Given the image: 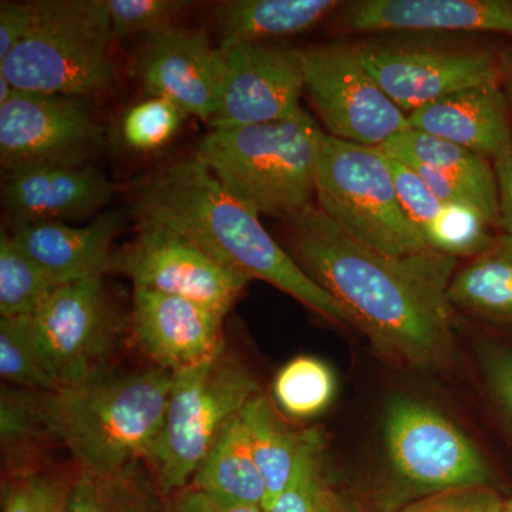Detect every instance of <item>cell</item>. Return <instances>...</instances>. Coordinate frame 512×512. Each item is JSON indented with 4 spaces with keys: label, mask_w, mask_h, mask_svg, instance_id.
Masks as SVG:
<instances>
[{
    "label": "cell",
    "mask_w": 512,
    "mask_h": 512,
    "mask_svg": "<svg viewBox=\"0 0 512 512\" xmlns=\"http://www.w3.org/2000/svg\"><path fill=\"white\" fill-rule=\"evenodd\" d=\"M103 143L89 99L15 89L0 104L2 174L90 164Z\"/></svg>",
    "instance_id": "7c38bea8"
},
{
    "label": "cell",
    "mask_w": 512,
    "mask_h": 512,
    "mask_svg": "<svg viewBox=\"0 0 512 512\" xmlns=\"http://www.w3.org/2000/svg\"><path fill=\"white\" fill-rule=\"evenodd\" d=\"M497 178L498 205H500V228L512 235V147L500 160L493 163Z\"/></svg>",
    "instance_id": "b9f144b4"
},
{
    "label": "cell",
    "mask_w": 512,
    "mask_h": 512,
    "mask_svg": "<svg viewBox=\"0 0 512 512\" xmlns=\"http://www.w3.org/2000/svg\"><path fill=\"white\" fill-rule=\"evenodd\" d=\"M352 47L406 116L448 94L501 84L500 52L471 43L380 40Z\"/></svg>",
    "instance_id": "9c48e42d"
},
{
    "label": "cell",
    "mask_w": 512,
    "mask_h": 512,
    "mask_svg": "<svg viewBox=\"0 0 512 512\" xmlns=\"http://www.w3.org/2000/svg\"><path fill=\"white\" fill-rule=\"evenodd\" d=\"M504 503L493 485H467L420 498L399 512H503Z\"/></svg>",
    "instance_id": "8d00e7d4"
},
{
    "label": "cell",
    "mask_w": 512,
    "mask_h": 512,
    "mask_svg": "<svg viewBox=\"0 0 512 512\" xmlns=\"http://www.w3.org/2000/svg\"><path fill=\"white\" fill-rule=\"evenodd\" d=\"M295 55L305 92L328 136L384 147L410 127L406 114L370 76L352 46L305 47Z\"/></svg>",
    "instance_id": "8fae6325"
},
{
    "label": "cell",
    "mask_w": 512,
    "mask_h": 512,
    "mask_svg": "<svg viewBox=\"0 0 512 512\" xmlns=\"http://www.w3.org/2000/svg\"><path fill=\"white\" fill-rule=\"evenodd\" d=\"M191 5L184 0H104L114 40L148 37L175 28Z\"/></svg>",
    "instance_id": "e575fe53"
},
{
    "label": "cell",
    "mask_w": 512,
    "mask_h": 512,
    "mask_svg": "<svg viewBox=\"0 0 512 512\" xmlns=\"http://www.w3.org/2000/svg\"><path fill=\"white\" fill-rule=\"evenodd\" d=\"M409 126L474 151L491 163L512 147L511 109L501 84L460 90L407 116Z\"/></svg>",
    "instance_id": "ffe728a7"
},
{
    "label": "cell",
    "mask_w": 512,
    "mask_h": 512,
    "mask_svg": "<svg viewBox=\"0 0 512 512\" xmlns=\"http://www.w3.org/2000/svg\"><path fill=\"white\" fill-rule=\"evenodd\" d=\"M136 67L148 96L170 100L185 116L205 123L217 113L221 53L205 30L175 26L144 37Z\"/></svg>",
    "instance_id": "2e32d148"
},
{
    "label": "cell",
    "mask_w": 512,
    "mask_h": 512,
    "mask_svg": "<svg viewBox=\"0 0 512 512\" xmlns=\"http://www.w3.org/2000/svg\"><path fill=\"white\" fill-rule=\"evenodd\" d=\"M503 512H512V497L510 500L505 501Z\"/></svg>",
    "instance_id": "bcb514c9"
},
{
    "label": "cell",
    "mask_w": 512,
    "mask_h": 512,
    "mask_svg": "<svg viewBox=\"0 0 512 512\" xmlns=\"http://www.w3.org/2000/svg\"><path fill=\"white\" fill-rule=\"evenodd\" d=\"M329 487L325 433L318 427L306 429L292 480L264 512H325Z\"/></svg>",
    "instance_id": "1f68e13d"
},
{
    "label": "cell",
    "mask_w": 512,
    "mask_h": 512,
    "mask_svg": "<svg viewBox=\"0 0 512 512\" xmlns=\"http://www.w3.org/2000/svg\"><path fill=\"white\" fill-rule=\"evenodd\" d=\"M221 53L220 94L214 128L256 126L295 119L303 76L295 50L272 43H242Z\"/></svg>",
    "instance_id": "5bb4252c"
},
{
    "label": "cell",
    "mask_w": 512,
    "mask_h": 512,
    "mask_svg": "<svg viewBox=\"0 0 512 512\" xmlns=\"http://www.w3.org/2000/svg\"><path fill=\"white\" fill-rule=\"evenodd\" d=\"M228 312L190 299L133 289L130 328L151 366L177 373L200 365L225 348Z\"/></svg>",
    "instance_id": "9a60e30c"
},
{
    "label": "cell",
    "mask_w": 512,
    "mask_h": 512,
    "mask_svg": "<svg viewBox=\"0 0 512 512\" xmlns=\"http://www.w3.org/2000/svg\"><path fill=\"white\" fill-rule=\"evenodd\" d=\"M28 36L5 60L0 76L22 92L90 97L109 92L114 62L104 0H40Z\"/></svg>",
    "instance_id": "5b68a950"
},
{
    "label": "cell",
    "mask_w": 512,
    "mask_h": 512,
    "mask_svg": "<svg viewBox=\"0 0 512 512\" xmlns=\"http://www.w3.org/2000/svg\"><path fill=\"white\" fill-rule=\"evenodd\" d=\"M42 394L2 384L0 390V448L3 477L46 466L55 446L42 410Z\"/></svg>",
    "instance_id": "4316f807"
},
{
    "label": "cell",
    "mask_w": 512,
    "mask_h": 512,
    "mask_svg": "<svg viewBox=\"0 0 512 512\" xmlns=\"http://www.w3.org/2000/svg\"><path fill=\"white\" fill-rule=\"evenodd\" d=\"M389 158L390 165H392L394 187H396L400 205H402L403 211L406 212L414 227L420 232L421 237L426 241L431 228L439 220L444 204L437 200L436 195L431 192L412 165L403 163L397 158L390 156Z\"/></svg>",
    "instance_id": "d590c367"
},
{
    "label": "cell",
    "mask_w": 512,
    "mask_h": 512,
    "mask_svg": "<svg viewBox=\"0 0 512 512\" xmlns=\"http://www.w3.org/2000/svg\"><path fill=\"white\" fill-rule=\"evenodd\" d=\"M188 487L224 503L264 510L265 484L249 446L241 414L221 431Z\"/></svg>",
    "instance_id": "603a6c76"
},
{
    "label": "cell",
    "mask_w": 512,
    "mask_h": 512,
    "mask_svg": "<svg viewBox=\"0 0 512 512\" xmlns=\"http://www.w3.org/2000/svg\"><path fill=\"white\" fill-rule=\"evenodd\" d=\"M336 387L335 373L328 363L318 357L298 356L276 373L272 400L289 419L312 420L329 409Z\"/></svg>",
    "instance_id": "83f0119b"
},
{
    "label": "cell",
    "mask_w": 512,
    "mask_h": 512,
    "mask_svg": "<svg viewBox=\"0 0 512 512\" xmlns=\"http://www.w3.org/2000/svg\"><path fill=\"white\" fill-rule=\"evenodd\" d=\"M286 249L397 366L433 372L456 352L448 286L457 259L429 249L389 255L350 237L316 205L284 220Z\"/></svg>",
    "instance_id": "6da1fadb"
},
{
    "label": "cell",
    "mask_w": 512,
    "mask_h": 512,
    "mask_svg": "<svg viewBox=\"0 0 512 512\" xmlns=\"http://www.w3.org/2000/svg\"><path fill=\"white\" fill-rule=\"evenodd\" d=\"M274 400L259 393L244 407V423L256 466L264 480L268 507L288 487L305 443L306 429H295Z\"/></svg>",
    "instance_id": "d4e9b609"
},
{
    "label": "cell",
    "mask_w": 512,
    "mask_h": 512,
    "mask_svg": "<svg viewBox=\"0 0 512 512\" xmlns=\"http://www.w3.org/2000/svg\"><path fill=\"white\" fill-rule=\"evenodd\" d=\"M316 207L367 247L403 256L429 251L397 198L382 147L326 134L316 171Z\"/></svg>",
    "instance_id": "ba28073f"
},
{
    "label": "cell",
    "mask_w": 512,
    "mask_h": 512,
    "mask_svg": "<svg viewBox=\"0 0 512 512\" xmlns=\"http://www.w3.org/2000/svg\"><path fill=\"white\" fill-rule=\"evenodd\" d=\"M447 296L454 311L512 325V235H497L490 247L457 269Z\"/></svg>",
    "instance_id": "cb8c5ba5"
},
{
    "label": "cell",
    "mask_w": 512,
    "mask_h": 512,
    "mask_svg": "<svg viewBox=\"0 0 512 512\" xmlns=\"http://www.w3.org/2000/svg\"><path fill=\"white\" fill-rule=\"evenodd\" d=\"M386 485L379 497L386 512L429 495L491 485L493 474L481 451L460 427L429 404L396 397L383 424Z\"/></svg>",
    "instance_id": "52a82bcc"
},
{
    "label": "cell",
    "mask_w": 512,
    "mask_h": 512,
    "mask_svg": "<svg viewBox=\"0 0 512 512\" xmlns=\"http://www.w3.org/2000/svg\"><path fill=\"white\" fill-rule=\"evenodd\" d=\"M173 373L160 367L113 369L42 394L47 429L77 470L116 473L153 456Z\"/></svg>",
    "instance_id": "3957f363"
},
{
    "label": "cell",
    "mask_w": 512,
    "mask_h": 512,
    "mask_svg": "<svg viewBox=\"0 0 512 512\" xmlns=\"http://www.w3.org/2000/svg\"><path fill=\"white\" fill-rule=\"evenodd\" d=\"M111 271L127 276L134 288L225 312L231 311L249 282L177 232L153 222H138L133 241L114 252Z\"/></svg>",
    "instance_id": "4fadbf2b"
},
{
    "label": "cell",
    "mask_w": 512,
    "mask_h": 512,
    "mask_svg": "<svg viewBox=\"0 0 512 512\" xmlns=\"http://www.w3.org/2000/svg\"><path fill=\"white\" fill-rule=\"evenodd\" d=\"M59 286L2 231L0 318H32Z\"/></svg>",
    "instance_id": "f1b7e54d"
},
{
    "label": "cell",
    "mask_w": 512,
    "mask_h": 512,
    "mask_svg": "<svg viewBox=\"0 0 512 512\" xmlns=\"http://www.w3.org/2000/svg\"><path fill=\"white\" fill-rule=\"evenodd\" d=\"M116 188L93 164L3 174V202L12 225L89 217L109 204Z\"/></svg>",
    "instance_id": "ac0fdd59"
},
{
    "label": "cell",
    "mask_w": 512,
    "mask_h": 512,
    "mask_svg": "<svg viewBox=\"0 0 512 512\" xmlns=\"http://www.w3.org/2000/svg\"><path fill=\"white\" fill-rule=\"evenodd\" d=\"M168 512H264V510L224 503L195 488L187 487L168 498Z\"/></svg>",
    "instance_id": "60d3db41"
},
{
    "label": "cell",
    "mask_w": 512,
    "mask_h": 512,
    "mask_svg": "<svg viewBox=\"0 0 512 512\" xmlns=\"http://www.w3.org/2000/svg\"><path fill=\"white\" fill-rule=\"evenodd\" d=\"M390 157L409 165L434 168L473 192L488 220L500 228L497 178L487 158L474 151L409 127L382 147Z\"/></svg>",
    "instance_id": "7402d4cb"
},
{
    "label": "cell",
    "mask_w": 512,
    "mask_h": 512,
    "mask_svg": "<svg viewBox=\"0 0 512 512\" xmlns=\"http://www.w3.org/2000/svg\"><path fill=\"white\" fill-rule=\"evenodd\" d=\"M416 173L423 178L424 183L430 188L431 192L436 195L437 200L443 202L444 205H464V207H474L485 215L480 202L474 197L473 192L468 191L457 181L451 180L450 177L434 170V168L423 167V165H412ZM487 217V215H485ZM488 220V218H487ZM490 221V220H488Z\"/></svg>",
    "instance_id": "ab89813d"
},
{
    "label": "cell",
    "mask_w": 512,
    "mask_h": 512,
    "mask_svg": "<svg viewBox=\"0 0 512 512\" xmlns=\"http://www.w3.org/2000/svg\"><path fill=\"white\" fill-rule=\"evenodd\" d=\"M64 512H168V498L146 463L116 473L77 470Z\"/></svg>",
    "instance_id": "484cf974"
},
{
    "label": "cell",
    "mask_w": 512,
    "mask_h": 512,
    "mask_svg": "<svg viewBox=\"0 0 512 512\" xmlns=\"http://www.w3.org/2000/svg\"><path fill=\"white\" fill-rule=\"evenodd\" d=\"M325 512H365L362 505L348 497V495L340 493L332 484H330L328 495H326V511Z\"/></svg>",
    "instance_id": "7bdbcfd3"
},
{
    "label": "cell",
    "mask_w": 512,
    "mask_h": 512,
    "mask_svg": "<svg viewBox=\"0 0 512 512\" xmlns=\"http://www.w3.org/2000/svg\"><path fill=\"white\" fill-rule=\"evenodd\" d=\"M488 390L512 424V349L488 346L481 355Z\"/></svg>",
    "instance_id": "74e56055"
},
{
    "label": "cell",
    "mask_w": 512,
    "mask_h": 512,
    "mask_svg": "<svg viewBox=\"0 0 512 512\" xmlns=\"http://www.w3.org/2000/svg\"><path fill=\"white\" fill-rule=\"evenodd\" d=\"M13 92H15V87L5 77L0 76V104L5 103L12 96Z\"/></svg>",
    "instance_id": "f6af8a7d"
},
{
    "label": "cell",
    "mask_w": 512,
    "mask_h": 512,
    "mask_svg": "<svg viewBox=\"0 0 512 512\" xmlns=\"http://www.w3.org/2000/svg\"><path fill=\"white\" fill-rule=\"evenodd\" d=\"M336 0H229L217 6L218 49L302 35L335 16Z\"/></svg>",
    "instance_id": "44dd1931"
},
{
    "label": "cell",
    "mask_w": 512,
    "mask_h": 512,
    "mask_svg": "<svg viewBox=\"0 0 512 512\" xmlns=\"http://www.w3.org/2000/svg\"><path fill=\"white\" fill-rule=\"evenodd\" d=\"M340 29L384 33H493L512 37L510 0H357L335 13Z\"/></svg>",
    "instance_id": "e0dca14e"
},
{
    "label": "cell",
    "mask_w": 512,
    "mask_h": 512,
    "mask_svg": "<svg viewBox=\"0 0 512 512\" xmlns=\"http://www.w3.org/2000/svg\"><path fill=\"white\" fill-rule=\"evenodd\" d=\"M77 468L46 466L2 478L0 512H64Z\"/></svg>",
    "instance_id": "4dcf8cb0"
},
{
    "label": "cell",
    "mask_w": 512,
    "mask_h": 512,
    "mask_svg": "<svg viewBox=\"0 0 512 512\" xmlns=\"http://www.w3.org/2000/svg\"><path fill=\"white\" fill-rule=\"evenodd\" d=\"M121 224V212L106 211L83 227L69 222H32L12 225L9 234L30 259L62 286L103 278L111 271V247Z\"/></svg>",
    "instance_id": "d6986e66"
},
{
    "label": "cell",
    "mask_w": 512,
    "mask_h": 512,
    "mask_svg": "<svg viewBox=\"0 0 512 512\" xmlns=\"http://www.w3.org/2000/svg\"><path fill=\"white\" fill-rule=\"evenodd\" d=\"M487 217L474 207L444 205L439 220L427 235V245L451 258H473L485 251L497 235Z\"/></svg>",
    "instance_id": "836d02e7"
},
{
    "label": "cell",
    "mask_w": 512,
    "mask_h": 512,
    "mask_svg": "<svg viewBox=\"0 0 512 512\" xmlns=\"http://www.w3.org/2000/svg\"><path fill=\"white\" fill-rule=\"evenodd\" d=\"M185 117L170 100L148 96L121 116V143L134 153H153L173 140Z\"/></svg>",
    "instance_id": "d6a6232c"
},
{
    "label": "cell",
    "mask_w": 512,
    "mask_h": 512,
    "mask_svg": "<svg viewBox=\"0 0 512 512\" xmlns=\"http://www.w3.org/2000/svg\"><path fill=\"white\" fill-rule=\"evenodd\" d=\"M138 222L163 225L229 271L266 282L316 315L350 326L342 306L266 231L261 215L225 190L198 157L165 165L131 190Z\"/></svg>",
    "instance_id": "7a4b0ae2"
},
{
    "label": "cell",
    "mask_w": 512,
    "mask_h": 512,
    "mask_svg": "<svg viewBox=\"0 0 512 512\" xmlns=\"http://www.w3.org/2000/svg\"><path fill=\"white\" fill-rule=\"evenodd\" d=\"M325 137L305 110L276 123L214 128L202 137L195 157L256 214L284 221L315 205Z\"/></svg>",
    "instance_id": "277c9868"
},
{
    "label": "cell",
    "mask_w": 512,
    "mask_h": 512,
    "mask_svg": "<svg viewBox=\"0 0 512 512\" xmlns=\"http://www.w3.org/2000/svg\"><path fill=\"white\" fill-rule=\"evenodd\" d=\"M0 376L5 386L35 393L59 389L33 335L32 318H0Z\"/></svg>",
    "instance_id": "f546056e"
},
{
    "label": "cell",
    "mask_w": 512,
    "mask_h": 512,
    "mask_svg": "<svg viewBox=\"0 0 512 512\" xmlns=\"http://www.w3.org/2000/svg\"><path fill=\"white\" fill-rule=\"evenodd\" d=\"M501 87H503L505 97H507L508 104L512 113V47L501 50Z\"/></svg>",
    "instance_id": "ee69618b"
},
{
    "label": "cell",
    "mask_w": 512,
    "mask_h": 512,
    "mask_svg": "<svg viewBox=\"0 0 512 512\" xmlns=\"http://www.w3.org/2000/svg\"><path fill=\"white\" fill-rule=\"evenodd\" d=\"M259 393L252 370L225 348L200 365L173 373L163 429L148 461L165 497L190 485L221 431Z\"/></svg>",
    "instance_id": "8992f818"
},
{
    "label": "cell",
    "mask_w": 512,
    "mask_h": 512,
    "mask_svg": "<svg viewBox=\"0 0 512 512\" xmlns=\"http://www.w3.org/2000/svg\"><path fill=\"white\" fill-rule=\"evenodd\" d=\"M35 15V2L0 3V62L28 36Z\"/></svg>",
    "instance_id": "f35d334b"
},
{
    "label": "cell",
    "mask_w": 512,
    "mask_h": 512,
    "mask_svg": "<svg viewBox=\"0 0 512 512\" xmlns=\"http://www.w3.org/2000/svg\"><path fill=\"white\" fill-rule=\"evenodd\" d=\"M32 329L59 389L113 370L124 330L103 278L59 286L32 316Z\"/></svg>",
    "instance_id": "30bf717a"
}]
</instances>
